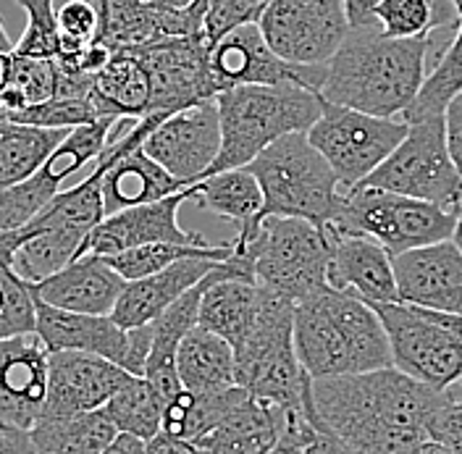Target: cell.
I'll use <instances>...</instances> for the list:
<instances>
[{
	"label": "cell",
	"instance_id": "6da1fadb",
	"mask_svg": "<svg viewBox=\"0 0 462 454\" xmlns=\"http://www.w3.org/2000/svg\"><path fill=\"white\" fill-rule=\"evenodd\" d=\"M441 392L383 368L310 384V418L357 454H412L431 441Z\"/></svg>",
	"mask_w": 462,
	"mask_h": 454
},
{
	"label": "cell",
	"instance_id": "7a4b0ae2",
	"mask_svg": "<svg viewBox=\"0 0 462 454\" xmlns=\"http://www.w3.org/2000/svg\"><path fill=\"white\" fill-rule=\"evenodd\" d=\"M433 37L397 40L381 27H349L342 48L328 60L320 89L326 103L378 118L402 116L426 82Z\"/></svg>",
	"mask_w": 462,
	"mask_h": 454
},
{
	"label": "cell",
	"instance_id": "3957f363",
	"mask_svg": "<svg viewBox=\"0 0 462 454\" xmlns=\"http://www.w3.org/2000/svg\"><path fill=\"white\" fill-rule=\"evenodd\" d=\"M294 349L313 381L394 368L378 312L331 286L294 308Z\"/></svg>",
	"mask_w": 462,
	"mask_h": 454
},
{
	"label": "cell",
	"instance_id": "277c9868",
	"mask_svg": "<svg viewBox=\"0 0 462 454\" xmlns=\"http://www.w3.org/2000/svg\"><path fill=\"white\" fill-rule=\"evenodd\" d=\"M216 106L221 114V153L208 176L247 169L271 144L289 134H308L323 114L320 92L297 85L234 87L216 97Z\"/></svg>",
	"mask_w": 462,
	"mask_h": 454
},
{
	"label": "cell",
	"instance_id": "5b68a950",
	"mask_svg": "<svg viewBox=\"0 0 462 454\" xmlns=\"http://www.w3.org/2000/svg\"><path fill=\"white\" fill-rule=\"evenodd\" d=\"M294 302L260 286L258 320L236 352V386L273 407L308 412L310 384L294 349Z\"/></svg>",
	"mask_w": 462,
	"mask_h": 454
},
{
	"label": "cell",
	"instance_id": "8992f818",
	"mask_svg": "<svg viewBox=\"0 0 462 454\" xmlns=\"http://www.w3.org/2000/svg\"><path fill=\"white\" fill-rule=\"evenodd\" d=\"M255 268L260 286L284 294L294 305L328 286L331 231L302 218L265 216L260 224L231 236Z\"/></svg>",
	"mask_w": 462,
	"mask_h": 454
},
{
	"label": "cell",
	"instance_id": "52a82bcc",
	"mask_svg": "<svg viewBox=\"0 0 462 454\" xmlns=\"http://www.w3.org/2000/svg\"><path fill=\"white\" fill-rule=\"evenodd\" d=\"M260 181L265 216L302 218L316 227H328L339 210V179L328 161L318 153L308 134H289L247 166Z\"/></svg>",
	"mask_w": 462,
	"mask_h": 454
},
{
	"label": "cell",
	"instance_id": "ba28073f",
	"mask_svg": "<svg viewBox=\"0 0 462 454\" xmlns=\"http://www.w3.org/2000/svg\"><path fill=\"white\" fill-rule=\"evenodd\" d=\"M103 173L106 161L97 158L89 176L69 190H60L48 208L24 227L27 239L14 257V271L27 284L45 282L82 255L89 234L106 218Z\"/></svg>",
	"mask_w": 462,
	"mask_h": 454
},
{
	"label": "cell",
	"instance_id": "9c48e42d",
	"mask_svg": "<svg viewBox=\"0 0 462 454\" xmlns=\"http://www.w3.org/2000/svg\"><path fill=\"white\" fill-rule=\"evenodd\" d=\"M457 218V213H449L433 202L375 187H355L342 195L339 210L328 228L339 234L371 236L389 255L397 257L452 239Z\"/></svg>",
	"mask_w": 462,
	"mask_h": 454
},
{
	"label": "cell",
	"instance_id": "30bf717a",
	"mask_svg": "<svg viewBox=\"0 0 462 454\" xmlns=\"http://www.w3.org/2000/svg\"><path fill=\"white\" fill-rule=\"evenodd\" d=\"M402 144L360 184L404 198L433 202L449 213H462V176L447 147L444 116L407 124Z\"/></svg>",
	"mask_w": 462,
	"mask_h": 454
},
{
	"label": "cell",
	"instance_id": "8fae6325",
	"mask_svg": "<svg viewBox=\"0 0 462 454\" xmlns=\"http://www.w3.org/2000/svg\"><path fill=\"white\" fill-rule=\"evenodd\" d=\"M371 308L386 329L394 368L439 392L460 384L462 337L444 320V312L404 302H383Z\"/></svg>",
	"mask_w": 462,
	"mask_h": 454
},
{
	"label": "cell",
	"instance_id": "7c38bea8",
	"mask_svg": "<svg viewBox=\"0 0 462 454\" xmlns=\"http://www.w3.org/2000/svg\"><path fill=\"white\" fill-rule=\"evenodd\" d=\"M402 118H378L323 100V114L308 140L328 161L345 192L360 187L407 137Z\"/></svg>",
	"mask_w": 462,
	"mask_h": 454
},
{
	"label": "cell",
	"instance_id": "4fadbf2b",
	"mask_svg": "<svg viewBox=\"0 0 462 454\" xmlns=\"http://www.w3.org/2000/svg\"><path fill=\"white\" fill-rule=\"evenodd\" d=\"M129 51H134L147 69L152 116L179 114L221 95L210 69V42L205 34L163 37Z\"/></svg>",
	"mask_w": 462,
	"mask_h": 454
},
{
	"label": "cell",
	"instance_id": "5bb4252c",
	"mask_svg": "<svg viewBox=\"0 0 462 454\" xmlns=\"http://www.w3.org/2000/svg\"><path fill=\"white\" fill-rule=\"evenodd\" d=\"M258 27L271 51L297 66H328L349 34L342 0H271Z\"/></svg>",
	"mask_w": 462,
	"mask_h": 454
},
{
	"label": "cell",
	"instance_id": "9a60e30c",
	"mask_svg": "<svg viewBox=\"0 0 462 454\" xmlns=\"http://www.w3.org/2000/svg\"><path fill=\"white\" fill-rule=\"evenodd\" d=\"M37 300V297H34ZM37 337L48 352H87L132 373L144 375L152 347V323L143 329H124L111 315H82L51 308L37 300Z\"/></svg>",
	"mask_w": 462,
	"mask_h": 454
},
{
	"label": "cell",
	"instance_id": "2e32d148",
	"mask_svg": "<svg viewBox=\"0 0 462 454\" xmlns=\"http://www.w3.org/2000/svg\"><path fill=\"white\" fill-rule=\"evenodd\" d=\"M210 69L221 92L253 85H297L320 92L328 77V66H297L276 56L258 24H242L224 34L210 48Z\"/></svg>",
	"mask_w": 462,
	"mask_h": 454
},
{
	"label": "cell",
	"instance_id": "e0dca14e",
	"mask_svg": "<svg viewBox=\"0 0 462 454\" xmlns=\"http://www.w3.org/2000/svg\"><path fill=\"white\" fill-rule=\"evenodd\" d=\"M143 150L184 187L202 181L221 153V114L216 100L163 118L144 137Z\"/></svg>",
	"mask_w": 462,
	"mask_h": 454
},
{
	"label": "cell",
	"instance_id": "ac0fdd59",
	"mask_svg": "<svg viewBox=\"0 0 462 454\" xmlns=\"http://www.w3.org/2000/svg\"><path fill=\"white\" fill-rule=\"evenodd\" d=\"M132 378V373L97 355L51 352V384L40 421L103 410Z\"/></svg>",
	"mask_w": 462,
	"mask_h": 454
},
{
	"label": "cell",
	"instance_id": "d6986e66",
	"mask_svg": "<svg viewBox=\"0 0 462 454\" xmlns=\"http://www.w3.org/2000/svg\"><path fill=\"white\" fill-rule=\"evenodd\" d=\"M187 199H192L189 187L171 198L106 216L103 224H97L89 234L82 255L92 253L108 257L144 245H210L198 231H184L179 227V208Z\"/></svg>",
	"mask_w": 462,
	"mask_h": 454
},
{
	"label": "cell",
	"instance_id": "ffe728a7",
	"mask_svg": "<svg viewBox=\"0 0 462 454\" xmlns=\"http://www.w3.org/2000/svg\"><path fill=\"white\" fill-rule=\"evenodd\" d=\"M51 384V352L34 334L0 341V423L32 431Z\"/></svg>",
	"mask_w": 462,
	"mask_h": 454
},
{
	"label": "cell",
	"instance_id": "44dd1931",
	"mask_svg": "<svg viewBox=\"0 0 462 454\" xmlns=\"http://www.w3.org/2000/svg\"><path fill=\"white\" fill-rule=\"evenodd\" d=\"M400 302L462 315V250L455 239L392 257Z\"/></svg>",
	"mask_w": 462,
	"mask_h": 454
},
{
	"label": "cell",
	"instance_id": "7402d4cb",
	"mask_svg": "<svg viewBox=\"0 0 462 454\" xmlns=\"http://www.w3.org/2000/svg\"><path fill=\"white\" fill-rule=\"evenodd\" d=\"M260 310V284L236 260H224L205 279L198 326L218 334L239 349L253 331Z\"/></svg>",
	"mask_w": 462,
	"mask_h": 454
},
{
	"label": "cell",
	"instance_id": "603a6c76",
	"mask_svg": "<svg viewBox=\"0 0 462 454\" xmlns=\"http://www.w3.org/2000/svg\"><path fill=\"white\" fill-rule=\"evenodd\" d=\"M328 231L334 239L331 263H328V286L352 294L368 305L400 302L392 255L371 236L339 234L334 228Z\"/></svg>",
	"mask_w": 462,
	"mask_h": 454
},
{
	"label": "cell",
	"instance_id": "cb8c5ba5",
	"mask_svg": "<svg viewBox=\"0 0 462 454\" xmlns=\"http://www.w3.org/2000/svg\"><path fill=\"white\" fill-rule=\"evenodd\" d=\"M126 282L108 265L103 255H79L66 268L48 276L32 292L40 302L66 312L82 315H111Z\"/></svg>",
	"mask_w": 462,
	"mask_h": 454
},
{
	"label": "cell",
	"instance_id": "d4e9b609",
	"mask_svg": "<svg viewBox=\"0 0 462 454\" xmlns=\"http://www.w3.org/2000/svg\"><path fill=\"white\" fill-rule=\"evenodd\" d=\"M216 265H218V260L187 257V260L169 265L161 273H152L140 282H126L111 318L124 329L150 326L169 310L173 302H179L189 289L205 282L216 271Z\"/></svg>",
	"mask_w": 462,
	"mask_h": 454
},
{
	"label": "cell",
	"instance_id": "484cf974",
	"mask_svg": "<svg viewBox=\"0 0 462 454\" xmlns=\"http://www.w3.org/2000/svg\"><path fill=\"white\" fill-rule=\"evenodd\" d=\"M287 426V410L253 397L239 386L224 421L192 444L202 454H268Z\"/></svg>",
	"mask_w": 462,
	"mask_h": 454
},
{
	"label": "cell",
	"instance_id": "4316f807",
	"mask_svg": "<svg viewBox=\"0 0 462 454\" xmlns=\"http://www.w3.org/2000/svg\"><path fill=\"white\" fill-rule=\"evenodd\" d=\"M202 292H205V282L189 289L179 302H173L171 308L152 323V347H150L143 378L155 389V394L163 399V404H169L179 392H184L179 381V370H176V355L184 337L198 326Z\"/></svg>",
	"mask_w": 462,
	"mask_h": 454
},
{
	"label": "cell",
	"instance_id": "83f0119b",
	"mask_svg": "<svg viewBox=\"0 0 462 454\" xmlns=\"http://www.w3.org/2000/svg\"><path fill=\"white\" fill-rule=\"evenodd\" d=\"M92 106L100 118L140 121L150 114V77L134 51H114L108 63L92 79Z\"/></svg>",
	"mask_w": 462,
	"mask_h": 454
},
{
	"label": "cell",
	"instance_id": "f1b7e54d",
	"mask_svg": "<svg viewBox=\"0 0 462 454\" xmlns=\"http://www.w3.org/2000/svg\"><path fill=\"white\" fill-rule=\"evenodd\" d=\"M179 381L192 394H216L236 386V352L218 334L195 326L176 355Z\"/></svg>",
	"mask_w": 462,
	"mask_h": 454
},
{
	"label": "cell",
	"instance_id": "f546056e",
	"mask_svg": "<svg viewBox=\"0 0 462 454\" xmlns=\"http://www.w3.org/2000/svg\"><path fill=\"white\" fill-rule=\"evenodd\" d=\"M189 192L202 210L236 224L239 231L253 228L263 221L265 198L260 181L250 169L221 171L216 176H208L192 184Z\"/></svg>",
	"mask_w": 462,
	"mask_h": 454
},
{
	"label": "cell",
	"instance_id": "4dcf8cb0",
	"mask_svg": "<svg viewBox=\"0 0 462 454\" xmlns=\"http://www.w3.org/2000/svg\"><path fill=\"white\" fill-rule=\"evenodd\" d=\"M66 137L69 129H40L0 116V190L32 179Z\"/></svg>",
	"mask_w": 462,
	"mask_h": 454
},
{
	"label": "cell",
	"instance_id": "1f68e13d",
	"mask_svg": "<svg viewBox=\"0 0 462 454\" xmlns=\"http://www.w3.org/2000/svg\"><path fill=\"white\" fill-rule=\"evenodd\" d=\"M29 436L37 454H103L118 439V428L106 410H95L71 418L40 421Z\"/></svg>",
	"mask_w": 462,
	"mask_h": 454
},
{
	"label": "cell",
	"instance_id": "d6a6232c",
	"mask_svg": "<svg viewBox=\"0 0 462 454\" xmlns=\"http://www.w3.org/2000/svg\"><path fill=\"white\" fill-rule=\"evenodd\" d=\"M375 22L389 37L420 40L436 29L460 27V14L455 0H383Z\"/></svg>",
	"mask_w": 462,
	"mask_h": 454
},
{
	"label": "cell",
	"instance_id": "836d02e7",
	"mask_svg": "<svg viewBox=\"0 0 462 454\" xmlns=\"http://www.w3.org/2000/svg\"><path fill=\"white\" fill-rule=\"evenodd\" d=\"M462 92V22L447 51L439 56L431 74L420 87L412 106L402 114L404 124H420L447 114L449 103Z\"/></svg>",
	"mask_w": 462,
	"mask_h": 454
},
{
	"label": "cell",
	"instance_id": "e575fe53",
	"mask_svg": "<svg viewBox=\"0 0 462 454\" xmlns=\"http://www.w3.org/2000/svg\"><path fill=\"white\" fill-rule=\"evenodd\" d=\"M229 255L231 239L221 245H144L134 250H124L118 255H108L106 260L124 282H140L187 257H208V260L224 263Z\"/></svg>",
	"mask_w": 462,
	"mask_h": 454
},
{
	"label": "cell",
	"instance_id": "d590c367",
	"mask_svg": "<svg viewBox=\"0 0 462 454\" xmlns=\"http://www.w3.org/2000/svg\"><path fill=\"white\" fill-rule=\"evenodd\" d=\"M163 399L155 394V389L134 375L103 410L114 421L118 433L137 436L143 441H152L163 431Z\"/></svg>",
	"mask_w": 462,
	"mask_h": 454
},
{
	"label": "cell",
	"instance_id": "8d00e7d4",
	"mask_svg": "<svg viewBox=\"0 0 462 454\" xmlns=\"http://www.w3.org/2000/svg\"><path fill=\"white\" fill-rule=\"evenodd\" d=\"M37 300L14 265H0V341L34 334Z\"/></svg>",
	"mask_w": 462,
	"mask_h": 454
},
{
	"label": "cell",
	"instance_id": "74e56055",
	"mask_svg": "<svg viewBox=\"0 0 462 454\" xmlns=\"http://www.w3.org/2000/svg\"><path fill=\"white\" fill-rule=\"evenodd\" d=\"M56 0H16V5L27 14V29L16 42V53L29 58L60 56V32H58Z\"/></svg>",
	"mask_w": 462,
	"mask_h": 454
},
{
	"label": "cell",
	"instance_id": "f35d334b",
	"mask_svg": "<svg viewBox=\"0 0 462 454\" xmlns=\"http://www.w3.org/2000/svg\"><path fill=\"white\" fill-rule=\"evenodd\" d=\"M271 5V0H208L205 14V37L210 48L229 34L231 29L242 24H258L263 11Z\"/></svg>",
	"mask_w": 462,
	"mask_h": 454
},
{
	"label": "cell",
	"instance_id": "ab89813d",
	"mask_svg": "<svg viewBox=\"0 0 462 454\" xmlns=\"http://www.w3.org/2000/svg\"><path fill=\"white\" fill-rule=\"evenodd\" d=\"M429 436H431V441H439V444L449 447L455 454H462V412L455 402L452 389L441 392L439 407L431 418Z\"/></svg>",
	"mask_w": 462,
	"mask_h": 454
},
{
	"label": "cell",
	"instance_id": "60d3db41",
	"mask_svg": "<svg viewBox=\"0 0 462 454\" xmlns=\"http://www.w3.org/2000/svg\"><path fill=\"white\" fill-rule=\"evenodd\" d=\"M313 433H316V428L310 421V407H308V412L287 410L284 433L279 436V441L273 444V449L268 454H305V447L313 439Z\"/></svg>",
	"mask_w": 462,
	"mask_h": 454
},
{
	"label": "cell",
	"instance_id": "b9f144b4",
	"mask_svg": "<svg viewBox=\"0 0 462 454\" xmlns=\"http://www.w3.org/2000/svg\"><path fill=\"white\" fill-rule=\"evenodd\" d=\"M444 129H447V147H449L452 163L462 176V92L449 103L444 114Z\"/></svg>",
	"mask_w": 462,
	"mask_h": 454
},
{
	"label": "cell",
	"instance_id": "7bdbcfd3",
	"mask_svg": "<svg viewBox=\"0 0 462 454\" xmlns=\"http://www.w3.org/2000/svg\"><path fill=\"white\" fill-rule=\"evenodd\" d=\"M310 421H313L316 433H313V439L308 441L305 454H357L349 444H345L337 433H331L328 428L320 426L316 418H310Z\"/></svg>",
	"mask_w": 462,
	"mask_h": 454
},
{
	"label": "cell",
	"instance_id": "ee69618b",
	"mask_svg": "<svg viewBox=\"0 0 462 454\" xmlns=\"http://www.w3.org/2000/svg\"><path fill=\"white\" fill-rule=\"evenodd\" d=\"M345 3V14L349 27H374L375 24V11L383 0H342Z\"/></svg>",
	"mask_w": 462,
	"mask_h": 454
},
{
	"label": "cell",
	"instance_id": "f6af8a7d",
	"mask_svg": "<svg viewBox=\"0 0 462 454\" xmlns=\"http://www.w3.org/2000/svg\"><path fill=\"white\" fill-rule=\"evenodd\" d=\"M147 454H202L192 441L187 439H176L169 433H158L152 441H147Z\"/></svg>",
	"mask_w": 462,
	"mask_h": 454
},
{
	"label": "cell",
	"instance_id": "bcb514c9",
	"mask_svg": "<svg viewBox=\"0 0 462 454\" xmlns=\"http://www.w3.org/2000/svg\"><path fill=\"white\" fill-rule=\"evenodd\" d=\"M24 239H27V228L0 231V265H14V257L19 253Z\"/></svg>",
	"mask_w": 462,
	"mask_h": 454
},
{
	"label": "cell",
	"instance_id": "7dc6e473",
	"mask_svg": "<svg viewBox=\"0 0 462 454\" xmlns=\"http://www.w3.org/2000/svg\"><path fill=\"white\" fill-rule=\"evenodd\" d=\"M103 454H147V441L129 433H118V439Z\"/></svg>",
	"mask_w": 462,
	"mask_h": 454
},
{
	"label": "cell",
	"instance_id": "c3c4849f",
	"mask_svg": "<svg viewBox=\"0 0 462 454\" xmlns=\"http://www.w3.org/2000/svg\"><path fill=\"white\" fill-rule=\"evenodd\" d=\"M147 5H155V8H166V11H184L189 8L195 0H143Z\"/></svg>",
	"mask_w": 462,
	"mask_h": 454
},
{
	"label": "cell",
	"instance_id": "681fc988",
	"mask_svg": "<svg viewBox=\"0 0 462 454\" xmlns=\"http://www.w3.org/2000/svg\"><path fill=\"white\" fill-rule=\"evenodd\" d=\"M412 454H455L449 447L439 444V441H426L423 447H418Z\"/></svg>",
	"mask_w": 462,
	"mask_h": 454
},
{
	"label": "cell",
	"instance_id": "f907efd6",
	"mask_svg": "<svg viewBox=\"0 0 462 454\" xmlns=\"http://www.w3.org/2000/svg\"><path fill=\"white\" fill-rule=\"evenodd\" d=\"M16 45L11 42V37H8V32H5V24H3V19H0V56H5V53H11Z\"/></svg>",
	"mask_w": 462,
	"mask_h": 454
},
{
	"label": "cell",
	"instance_id": "816d5d0a",
	"mask_svg": "<svg viewBox=\"0 0 462 454\" xmlns=\"http://www.w3.org/2000/svg\"><path fill=\"white\" fill-rule=\"evenodd\" d=\"M444 320H447V323L462 337V315H449V312H444Z\"/></svg>",
	"mask_w": 462,
	"mask_h": 454
},
{
	"label": "cell",
	"instance_id": "f5cc1de1",
	"mask_svg": "<svg viewBox=\"0 0 462 454\" xmlns=\"http://www.w3.org/2000/svg\"><path fill=\"white\" fill-rule=\"evenodd\" d=\"M8 56H11V53L0 56V89H3V82H5V69H8Z\"/></svg>",
	"mask_w": 462,
	"mask_h": 454
},
{
	"label": "cell",
	"instance_id": "db71d44e",
	"mask_svg": "<svg viewBox=\"0 0 462 454\" xmlns=\"http://www.w3.org/2000/svg\"><path fill=\"white\" fill-rule=\"evenodd\" d=\"M452 239H455V245L462 250V213L460 218H457V228H455V236H452Z\"/></svg>",
	"mask_w": 462,
	"mask_h": 454
},
{
	"label": "cell",
	"instance_id": "11a10c76",
	"mask_svg": "<svg viewBox=\"0 0 462 454\" xmlns=\"http://www.w3.org/2000/svg\"><path fill=\"white\" fill-rule=\"evenodd\" d=\"M452 394H455V402H457V407H460V412H462V381L452 386Z\"/></svg>",
	"mask_w": 462,
	"mask_h": 454
},
{
	"label": "cell",
	"instance_id": "9f6ffc18",
	"mask_svg": "<svg viewBox=\"0 0 462 454\" xmlns=\"http://www.w3.org/2000/svg\"><path fill=\"white\" fill-rule=\"evenodd\" d=\"M455 5H457V14H460V22H462V0H455Z\"/></svg>",
	"mask_w": 462,
	"mask_h": 454
},
{
	"label": "cell",
	"instance_id": "6f0895ef",
	"mask_svg": "<svg viewBox=\"0 0 462 454\" xmlns=\"http://www.w3.org/2000/svg\"><path fill=\"white\" fill-rule=\"evenodd\" d=\"M0 428H3V423H0Z\"/></svg>",
	"mask_w": 462,
	"mask_h": 454
}]
</instances>
